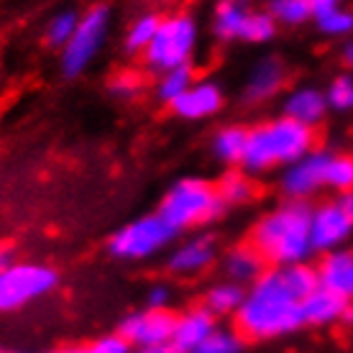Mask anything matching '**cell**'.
<instances>
[{
    "instance_id": "6da1fadb",
    "label": "cell",
    "mask_w": 353,
    "mask_h": 353,
    "mask_svg": "<svg viewBox=\"0 0 353 353\" xmlns=\"http://www.w3.org/2000/svg\"><path fill=\"white\" fill-rule=\"evenodd\" d=\"M233 320L246 341H274L305 327L302 297L290 287L282 266H269L256 282L246 287L243 305Z\"/></svg>"
},
{
    "instance_id": "7a4b0ae2",
    "label": "cell",
    "mask_w": 353,
    "mask_h": 353,
    "mask_svg": "<svg viewBox=\"0 0 353 353\" xmlns=\"http://www.w3.org/2000/svg\"><path fill=\"white\" fill-rule=\"evenodd\" d=\"M310 215L312 205L302 200H284L274 205L251 228V246L266 259L269 266H290L310 261Z\"/></svg>"
},
{
    "instance_id": "3957f363",
    "label": "cell",
    "mask_w": 353,
    "mask_h": 353,
    "mask_svg": "<svg viewBox=\"0 0 353 353\" xmlns=\"http://www.w3.org/2000/svg\"><path fill=\"white\" fill-rule=\"evenodd\" d=\"M315 149V128L292 121L287 115L266 118L248 128V146L241 169L248 174L282 172Z\"/></svg>"
},
{
    "instance_id": "277c9868",
    "label": "cell",
    "mask_w": 353,
    "mask_h": 353,
    "mask_svg": "<svg viewBox=\"0 0 353 353\" xmlns=\"http://www.w3.org/2000/svg\"><path fill=\"white\" fill-rule=\"evenodd\" d=\"M225 210L228 208L215 192V182L205 176H182L172 182L167 192L161 194V203L157 208V212L176 233L221 221Z\"/></svg>"
},
{
    "instance_id": "5b68a950",
    "label": "cell",
    "mask_w": 353,
    "mask_h": 353,
    "mask_svg": "<svg viewBox=\"0 0 353 353\" xmlns=\"http://www.w3.org/2000/svg\"><path fill=\"white\" fill-rule=\"evenodd\" d=\"M200 46V23L192 13H169L159 21L157 36L141 54L143 67L151 74H161L176 67H192Z\"/></svg>"
},
{
    "instance_id": "8992f818",
    "label": "cell",
    "mask_w": 353,
    "mask_h": 353,
    "mask_svg": "<svg viewBox=\"0 0 353 353\" xmlns=\"http://www.w3.org/2000/svg\"><path fill=\"white\" fill-rule=\"evenodd\" d=\"M176 236L179 233L159 212H146V215H139L118 230H113L105 243V251L113 259L128 261V264L149 261V259L159 256L161 251H169L174 246Z\"/></svg>"
},
{
    "instance_id": "52a82bcc",
    "label": "cell",
    "mask_w": 353,
    "mask_h": 353,
    "mask_svg": "<svg viewBox=\"0 0 353 353\" xmlns=\"http://www.w3.org/2000/svg\"><path fill=\"white\" fill-rule=\"evenodd\" d=\"M110 26H113V10L105 3H95L88 10H82L80 26L59 52V72L64 80H77L97 62L100 52L108 44Z\"/></svg>"
},
{
    "instance_id": "ba28073f",
    "label": "cell",
    "mask_w": 353,
    "mask_h": 353,
    "mask_svg": "<svg viewBox=\"0 0 353 353\" xmlns=\"http://www.w3.org/2000/svg\"><path fill=\"white\" fill-rule=\"evenodd\" d=\"M62 282V274L46 261L16 259L0 272V315H10L31 302L49 297Z\"/></svg>"
},
{
    "instance_id": "9c48e42d",
    "label": "cell",
    "mask_w": 353,
    "mask_h": 353,
    "mask_svg": "<svg viewBox=\"0 0 353 353\" xmlns=\"http://www.w3.org/2000/svg\"><path fill=\"white\" fill-rule=\"evenodd\" d=\"M210 31L221 44H269L276 39L279 23L269 10L248 8L243 0H218L212 10Z\"/></svg>"
},
{
    "instance_id": "30bf717a",
    "label": "cell",
    "mask_w": 353,
    "mask_h": 353,
    "mask_svg": "<svg viewBox=\"0 0 353 353\" xmlns=\"http://www.w3.org/2000/svg\"><path fill=\"white\" fill-rule=\"evenodd\" d=\"M333 151L327 149H312L294 164L284 167L279 172L276 187L284 194V200H302L310 203L318 192L325 190V172Z\"/></svg>"
},
{
    "instance_id": "8fae6325",
    "label": "cell",
    "mask_w": 353,
    "mask_h": 353,
    "mask_svg": "<svg viewBox=\"0 0 353 353\" xmlns=\"http://www.w3.org/2000/svg\"><path fill=\"white\" fill-rule=\"evenodd\" d=\"M353 236V221L341 208L338 200H325L312 205L310 215V241L315 254H330L336 248H343Z\"/></svg>"
},
{
    "instance_id": "7c38bea8",
    "label": "cell",
    "mask_w": 353,
    "mask_h": 353,
    "mask_svg": "<svg viewBox=\"0 0 353 353\" xmlns=\"http://www.w3.org/2000/svg\"><path fill=\"white\" fill-rule=\"evenodd\" d=\"M176 315L172 310H136L128 312L118 323V333L133 345V348H151V345H167L174 336Z\"/></svg>"
},
{
    "instance_id": "4fadbf2b",
    "label": "cell",
    "mask_w": 353,
    "mask_h": 353,
    "mask_svg": "<svg viewBox=\"0 0 353 353\" xmlns=\"http://www.w3.org/2000/svg\"><path fill=\"white\" fill-rule=\"evenodd\" d=\"M218 239L210 233H194L187 236L179 243L169 248L167 256V272L179 279H190V276H200L218 261Z\"/></svg>"
},
{
    "instance_id": "5bb4252c",
    "label": "cell",
    "mask_w": 353,
    "mask_h": 353,
    "mask_svg": "<svg viewBox=\"0 0 353 353\" xmlns=\"http://www.w3.org/2000/svg\"><path fill=\"white\" fill-rule=\"evenodd\" d=\"M225 108V90L218 80L212 77H197L190 88L176 97L169 105L172 115L187 123H197V121H210Z\"/></svg>"
},
{
    "instance_id": "9a60e30c",
    "label": "cell",
    "mask_w": 353,
    "mask_h": 353,
    "mask_svg": "<svg viewBox=\"0 0 353 353\" xmlns=\"http://www.w3.org/2000/svg\"><path fill=\"white\" fill-rule=\"evenodd\" d=\"M287 77H290V70H287L284 59L266 54L248 70L246 82L241 88V100L246 105H264L282 92Z\"/></svg>"
},
{
    "instance_id": "2e32d148",
    "label": "cell",
    "mask_w": 353,
    "mask_h": 353,
    "mask_svg": "<svg viewBox=\"0 0 353 353\" xmlns=\"http://www.w3.org/2000/svg\"><path fill=\"white\" fill-rule=\"evenodd\" d=\"M327 113H330V108L325 100V90L315 88V85H297L290 92H284L282 97V115L307 125V128H318Z\"/></svg>"
},
{
    "instance_id": "e0dca14e",
    "label": "cell",
    "mask_w": 353,
    "mask_h": 353,
    "mask_svg": "<svg viewBox=\"0 0 353 353\" xmlns=\"http://www.w3.org/2000/svg\"><path fill=\"white\" fill-rule=\"evenodd\" d=\"M318 284L330 290L333 294L353 302V248L343 246L330 254H323L318 264Z\"/></svg>"
},
{
    "instance_id": "ac0fdd59",
    "label": "cell",
    "mask_w": 353,
    "mask_h": 353,
    "mask_svg": "<svg viewBox=\"0 0 353 353\" xmlns=\"http://www.w3.org/2000/svg\"><path fill=\"white\" fill-rule=\"evenodd\" d=\"M215 327H218V318H215L212 312H208L203 305L187 307L176 315L172 345H174L179 353H190L203 343L205 338L210 336Z\"/></svg>"
},
{
    "instance_id": "d6986e66",
    "label": "cell",
    "mask_w": 353,
    "mask_h": 353,
    "mask_svg": "<svg viewBox=\"0 0 353 353\" xmlns=\"http://www.w3.org/2000/svg\"><path fill=\"white\" fill-rule=\"evenodd\" d=\"M221 266H223L225 279L241 284V287H251V284L256 282L259 276L269 269L266 259L261 256L251 243H239V246L228 248V251L223 254Z\"/></svg>"
},
{
    "instance_id": "ffe728a7",
    "label": "cell",
    "mask_w": 353,
    "mask_h": 353,
    "mask_svg": "<svg viewBox=\"0 0 353 353\" xmlns=\"http://www.w3.org/2000/svg\"><path fill=\"white\" fill-rule=\"evenodd\" d=\"M345 307H348V302L343 297L333 294L325 287H315L302 300V320L310 327L336 325V323H341L345 318Z\"/></svg>"
},
{
    "instance_id": "44dd1931",
    "label": "cell",
    "mask_w": 353,
    "mask_h": 353,
    "mask_svg": "<svg viewBox=\"0 0 353 353\" xmlns=\"http://www.w3.org/2000/svg\"><path fill=\"white\" fill-rule=\"evenodd\" d=\"M248 146V128L243 123H225L212 133L210 151L215 161L228 169H236L243 164Z\"/></svg>"
},
{
    "instance_id": "7402d4cb",
    "label": "cell",
    "mask_w": 353,
    "mask_h": 353,
    "mask_svg": "<svg viewBox=\"0 0 353 353\" xmlns=\"http://www.w3.org/2000/svg\"><path fill=\"white\" fill-rule=\"evenodd\" d=\"M243 297H246V287L230 282V279H221V282L210 284L203 294V305L208 312H212L215 318H236V312L243 305Z\"/></svg>"
},
{
    "instance_id": "603a6c76",
    "label": "cell",
    "mask_w": 353,
    "mask_h": 353,
    "mask_svg": "<svg viewBox=\"0 0 353 353\" xmlns=\"http://www.w3.org/2000/svg\"><path fill=\"white\" fill-rule=\"evenodd\" d=\"M215 192H218L225 208H241V205H248L256 197V182L241 167L225 169L215 179Z\"/></svg>"
},
{
    "instance_id": "cb8c5ba5",
    "label": "cell",
    "mask_w": 353,
    "mask_h": 353,
    "mask_svg": "<svg viewBox=\"0 0 353 353\" xmlns=\"http://www.w3.org/2000/svg\"><path fill=\"white\" fill-rule=\"evenodd\" d=\"M159 21H161V16H157V13H141V16L133 18L123 31V41H121L123 52L128 54V57H141V54L149 49L151 39L157 36Z\"/></svg>"
},
{
    "instance_id": "d4e9b609",
    "label": "cell",
    "mask_w": 353,
    "mask_h": 353,
    "mask_svg": "<svg viewBox=\"0 0 353 353\" xmlns=\"http://www.w3.org/2000/svg\"><path fill=\"white\" fill-rule=\"evenodd\" d=\"M82 10L77 8H59L44 26V44L54 52H62L67 41H70L77 26H80Z\"/></svg>"
},
{
    "instance_id": "484cf974",
    "label": "cell",
    "mask_w": 353,
    "mask_h": 353,
    "mask_svg": "<svg viewBox=\"0 0 353 353\" xmlns=\"http://www.w3.org/2000/svg\"><path fill=\"white\" fill-rule=\"evenodd\" d=\"M194 80L197 77H194L192 67H176V70L161 72V74H157V80H154V100L159 105L169 108Z\"/></svg>"
},
{
    "instance_id": "4316f807",
    "label": "cell",
    "mask_w": 353,
    "mask_h": 353,
    "mask_svg": "<svg viewBox=\"0 0 353 353\" xmlns=\"http://www.w3.org/2000/svg\"><path fill=\"white\" fill-rule=\"evenodd\" d=\"M269 13L279 26H305L312 21V10H310V0H269Z\"/></svg>"
},
{
    "instance_id": "83f0119b",
    "label": "cell",
    "mask_w": 353,
    "mask_h": 353,
    "mask_svg": "<svg viewBox=\"0 0 353 353\" xmlns=\"http://www.w3.org/2000/svg\"><path fill=\"white\" fill-rule=\"evenodd\" d=\"M325 190L345 194L353 190V154H330L325 172Z\"/></svg>"
},
{
    "instance_id": "f1b7e54d",
    "label": "cell",
    "mask_w": 353,
    "mask_h": 353,
    "mask_svg": "<svg viewBox=\"0 0 353 353\" xmlns=\"http://www.w3.org/2000/svg\"><path fill=\"white\" fill-rule=\"evenodd\" d=\"M246 338L241 336L236 327H215L203 343L190 353H243Z\"/></svg>"
},
{
    "instance_id": "f546056e",
    "label": "cell",
    "mask_w": 353,
    "mask_h": 353,
    "mask_svg": "<svg viewBox=\"0 0 353 353\" xmlns=\"http://www.w3.org/2000/svg\"><path fill=\"white\" fill-rule=\"evenodd\" d=\"M315 26L320 34L330 36V39H351L353 36V10L341 6V8L330 10L325 16L315 18Z\"/></svg>"
},
{
    "instance_id": "4dcf8cb0",
    "label": "cell",
    "mask_w": 353,
    "mask_h": 353,
    "mask_svg": "<svg viewBox=\"0 0 353 353\" xmlns=\"http://www.w3.org/2000/svg\"><path fill=\"white\" fill-rule=\"evenodd\" d=\"M325 100L336 113H353V74H336L327 82Z\"/></svg>"
},
{
    "instance_id": "1f68e13d",
    "label": "cell",
    "mask_w": 353,
    "mask_h": 353,
    "mask_svg": "<svg viewBox=\"0 0 353 353\" xmlns=\"http://www.w3.org/2000/svg\"><path fill=\"white\" fill-rule=\"evenodd\" d=\"M143 90V77L139 72H115L108 80V95L115 100H136Z\"/></svg>"
},
{
    "instance_id": "d6a6232c",
    "label": "cell",
    "mask_w": 353,
    "mask_h": 353,
    "mask_svg": "<svg viewBox=\"0 0 353 353\" xmlns=\"http://www.w3.org/2000/svg\"><path fill=\"white\" fill-rule=\"evenodd\" d=\"M85 353H133V345L115 330V333H105V336L90 341L85 345Z\"/></svg>"
},
{
    "instance_id": "836d02e7",
    "label": "cell",
    "mask_w": 353,
    "mask_h": 353,
    "mask_svg": "<svg viewBox=\"0 0 353 353\" xmlns=\"http://www.w3.org/2000/svg\"><path fill=\"white\" fill-rule=\"evenodd\" d=\"M172 297H174V292H172L169 284L154 282L149 290H146V294H143V305L149 310H169Z\"/></svg>"
},
{
    "instance_id": "e575fe53",
    "label": "cell",
    "mask_w": 353,
    "mask_h": 353,
    "mask_svg": "<svg viewBox=\"0 0 353 353\" xmlns=\"http://www.w3.org/2000/svg\"><path fill=\"white\" fill-rule=\"evenodd\" d=\"M343 6V0H310V10H312V21L320 16H325L330 10H336Z\"/></svg>"
},
{
    "instance_id": "d590c367",
    "label": "cell",
    "mask_w": 353,
    "mask_h": 353,
    "mask_svg": "<svg viewBox=\"0 0 353 353\" xmlns=\"http://www.w3.org/2000/svg\"><path fill=\"white\" fill-rule=\"evenodd\" d=\"M13 261H16V248L6 243V241H0V272L13 264Z\"/></svg>"
},
{
    "instance_id": "8d00e7d4",
    "label": "cell",
    "mask_w": 353,
    "mask_h": 353,
    "mask_svg": "<svg viewBox=\"0 0 353 353\" xmlns=\"http://www.w3.org/2000/svg\"><path fill=\"white\" fill-rule=\"evenodd\" d=\"M341 59H343V64L348 70H353V36L343 44V49H341Z\"/></svg>"
},
{
    "instance_id": "74e56055",
    "label": "cell",
    "mask_w": 353,
    "mask_h": 353,
    "mask_svg": "<svg viewBox=\"0 0 353 353\" xmlns=\"http://www.w3.org/2000/svg\"><path fill=\"white\" fill-rule=\"evenodd\" d=\"M16 353H85V345H64V348H52V351H16Z\"/></svg>"
},
{
    "instance_id": "f35d334b",
    "label": "cell",
    "mask_w": 353,
    "mask_h": 353,
    "mask_svg": "<svg viewBox=\"0 0 353 353\" xmlns=\"http://www.w3.org/2000/svg\"><path fill=\"white\" fill-rule=\"evenodd\" d=\"M133 353H179L172 343L167 345H151V348H133Z\"/></svg>"
},
{
    "instance_id": "ab89813d",
    "label": "cell",
    "mask_w": 353,
    "mask_h": 353,
    "mask_svg": "<svg viewBox=\"0 0 353 353\" xmlns=\"http://www.w3.org/2000/svg\"><path fill=\"white\" fill-rule=\"evenodd\" d=\"M336 200L341 203V208L348 212V218L353 221V190H351V192H345V194H338Z\"/></svg>"
},
{
    "instance_id": "60d3db41",
    "label": "cell",
    "mask_w": 353,
    "mask_h": 353,
    "mask_svg": "<svg viewBox=\"0 0 353 353\" xmlns=\"http://www.w3.org/2000/svg\"><path fill=\"white\" fill-rule=\"evenodd\" d=\"M343 323L353 325V302H348V307H345V318H343Z\"/></svg>"
},
{
    "instance_id": "b9f144b4",
    "label": "cell",
    "mask_w": 353,
    "mask_h": 353,
    "mask_svg": "<svg viewBox=\"0 0 353 353\" xmlns=\"http://www.w3.org/2000/svg\"><path fill=\"white\" fill-rule=\"evenodd\" d=\"M0 85H3V74H0Z\"/></svg>"
},
{
    "instance_id": "7bdbcfd3",
    "label": "cell",
    "mask_w": 353,
    "mask_h": 353,
    "mask_svg": "<svg viewBox=\"0 0 353 353\" xmlns=\"http://www.w3.org/2000/svg\"><path fill=\"white\" fill-rule=\"evenodd\" d=\"M0 353H6V351H3V348H0Z\"/></svg>"
},
{
    "instance_id": "ee69618b",
    "label": "cell",
    "mask_w": 353,
    "mask_h": 353,
    "mask_svg": "<svg viewBox=\"0 0 353 353\" xmlns=\"http://www.w3.org/2000/svg\"><path fill=\"white\" fill-rule=\"evenodd\" d=\"M243 3H248V0H243Z\"/></svg>"
}]
</instances>
